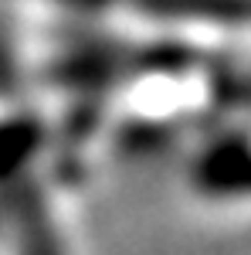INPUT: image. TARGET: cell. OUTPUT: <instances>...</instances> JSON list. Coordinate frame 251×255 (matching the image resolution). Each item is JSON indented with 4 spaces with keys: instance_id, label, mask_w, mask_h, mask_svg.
<instances>
[{
    "instance_id": "cell-2",
    "label": "cell",
    "mask_w": 251,
    "mask_h": 255,
    "mask_svg": "<svg viewBox=\"0 0 251 255\" xmlns=\"http://www.w3.org/2000/svg\"><path fill=\"white\" fill-rule=\"evenodd\" d=\"M105 14L204 48L251 41V0H112Z\"/></svg>"
},
{
    "instance_id": "cell-3",
    "label": "cell",
    "mask_w": 251,
    "mask_h": 255,
    "mask_svg": "<svg viewBox=\"0 0 251 255\" xmlns=\"http://www.w3.org/2000/svg\"><path fill=\"white\" fill-rule=\"evenodd\" d=\"M231 109H251V58L231 65Z\"/></svg>"
},
{
    "instance_id": "cell-1",
    "label": "cell",
    "mask_w": 251,
    "mask_h": 255,
    "mask_svg": "<svg viewBox=\"0 0 251 255\" xmlns=\"http://www.w3.org/2000/svg\"><path fill=\"white\" fill-rule=\"evenodd\" d=\"M183 191L211 215L251 218V109H228L183 150Z\"/></svg>"
},
{
    "instance_id": "cell-4",
    "label": "cell",
    "mask_w": 251,
    "mask_h": 255,
    "mask_svg": "<svg viewBox=\"0 0 251 255\" xmlns=\"http://www.w3.org/2000/svg\"><path fill=\"white\" fill-rule=\"evenodd\" d=\"M109 3L112 0H85V10H88V17H98V14L109 10Z\"/></svg>"
}]
</instances>
